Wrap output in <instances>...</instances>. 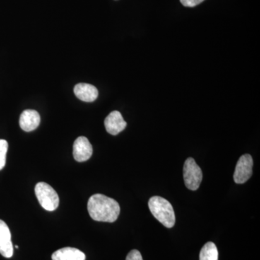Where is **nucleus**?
<instances>
[{"mask_svg":"<svg viewBox=\"0 0 260 260\" xmlns=\"http://www.w3.org/2000/svg\"><path fill=\"white\" fill-rule=\"evenodd\" d=\"M200 260H218V251L213 242H208L203 246L200 253Z\"/></svg>","mask_w":260,"mask_h":260,"instance_id":"f8f14e48","label":"nucleus"},{"mask_svg":"<svg viewBox=\"0 0 260 260\" xmlns=\"http://www.w3.org/2000/svg\"><path fill=\"white\" fill-rule=\"evenodd\" d=\"M253 159L249 154L243 155L238 160L234 174V179L237 184H244L252 175Z\"/></svg>","mask_w":260,"mask_h":260,"instance_id":"39448f33","label":"nucleus"},{"mask_svg":"<svg viewBox=\"0 0 260 260\" xmlns=\"http://www.w3.org/2000/svg\"><path fill=\"white\" fill-rule=\"evenodd\" d=\"M93 154V147L85 137H79L73 145V156L78 162H84L90 158Z\"/></svg>","mask_w":260,"mask_h":260,"instance_id":"423d86ee","label":"nucleus"},{"mask_svg":"<svg viewBox=\"0 0 260 260\" xmlns=\"http://www.w3.org/2000/svg\"><path fill=\"white\" fill-rule=\"evenodd\" d=\"M106 129L109 134L116 135L125 129L126 122L123 119L121 113L114 111L107 116L104 121Z\"/></svg>","mask_w":260,"mask_h":260,"instance_id":"6e6552de","label":"nucleus"},{"mask_svg":"<svg viewBox=\"0 0 260 260\" xmlns=\"http://www.w3.org/2000/svg\"><path fill=\"white\" fill-rule=\"evenodd\" d=\"M183 174L186 188L190 190H197L203 180V172L194 159H186L183 169Z\"/></svg>","mask_w":260,"mask_h":260,"instance_id":"20e7f679","label":"nucleus"},{"mask_svg":"<svg viewBox=\"0 0 260 260\" xmlns=\"http://www.w3.org/2000/svg\"><path fill=\"white\" fill-rule=\"evenodd\" d=\"M126 260H143L141 254L138 250L133 249L126 256Z\"/></svg>","mask_w":260,"mask_h":260,"instance_id":"4468645a","label":"nucleus"},{"mask_svg":"<svg viewBox=\"0 0 260 260\" xmlns=\"http://www.w3.org/2000/svg\"><path fill=\"white\" fill-rule=\"evenodd\" d=\"M89 215L95 221L113 223L120 213V206L115 200L102 194L90 197L88 202Z\"/></svg>","mask_w":260,"mask_h":260,"instance_id":"f257e3e1","label":"nucleus"},{"mask_svg":"<svg viewBox=\"0 0 260 260\" xmlns=\"http://www.w3.org/2000/svg\"><path fill=\"white\" fill-rule=\"evenodd\" d=\"M148 206L153 216L164 226L169 229L174 227L176 221L175 213L172 205L167 200L161 197H152L149 200Z\"/></svg>","mask_w":260,"mask_h":260,"instance_id":"f03ea898","label":"nucleus"},{"mask_svg":"<svg viewBox=\"0 0 260 260\" xmlns=\"http://www.w3.org/2000/svg\"><path fill=\"white\" fill-rule=\"evenodd\" d=\"M8 150V143L5 140L0 139V170L6 164L7 153Z\"/></svg>","mask_w":260,"mask_h":260,"instance_id":"ddd939ff","label":"nucleus"},{"mask_svg":"<svg viewBox=\"0 0 260 260\" xmlns=\"http://www.w3.org/2000/svg\"><path fill=\"white\" fill-rule=\"evenodd\" d=\"M41 117L39 112L32 109H27L24 111L20 115V127L25 132H31L37 129L40 124Z\"/></svg>","mask_w":260,"mask_h":260,"instance_id":"1a4fd4ad","label":"nucleus"},{"mask_svg":"<svg viewBox=\"0 0 260 260\" xmlns=\"http://www.w3.org/2000/svg\"><path fill=\"white\" fill-rule=\"evenodd\" d=\"M35 193L42 208L48 211H54L59 206V198L57 193L47 183H38Z\"/></svg>","mask_w":260,"mask_h":260,"instance_id":"7ed1b4c3","label":"nucleus"},{"mask_svg":"<svg viewBox=\"0 0 260 260\" xmlns=\"http://www.w3.org/2000/svg\"><path fill=\"white\" fill-rule=\"evenodd\" d=\"M52 260H85L83 251L73 247H64L53 253Z\"/></svg>","mask_w":260,"mask_h":260,"instance_id":"9b49d317","label":"nucleus"},{"mask_svg":"<svg viewBox=\"0 0 260 260\" xmlns=\"http://www.w3.org/2000/svg\"><path fill=\"white\" fill-rule=\"evenodd\" d=\"M74 93L78 99L85 102H93L96 100L99 95L98 89L87 83H79L75 85Z\"/></svg>","mask_w":260,"mask_h":260,"instance_id":"9d476101","label":"nucleus"},{"mask_svg":"<svg viewBox=\"0 0 260 260\" xmlns=\"http://www.w3.org/2000/svg\"><path fill=\"white\" fill-rule=\"evenodd\" d=\"M0 254L6 258L13 255L11 233L8 225L2 220H0Z\"/></svg>","mask_w":260,"mask_h":260,"instance_id":"0eeeda50","label":"nucleus"},{"mask_svg":"<svg viewBox=\"0 0 260 260\" xmlns=\"http://www.w3.org/2000/svg\"><path fill=\"white\" fill-rule=\"evenodd\" d=\"M205 0H180L181 4L188 8H193L203 3Z\"/></svg>","mask_w":260,"mask_h":260,"instance_id":"2eb2a0df","label":"nucleus"}]
</instances>
